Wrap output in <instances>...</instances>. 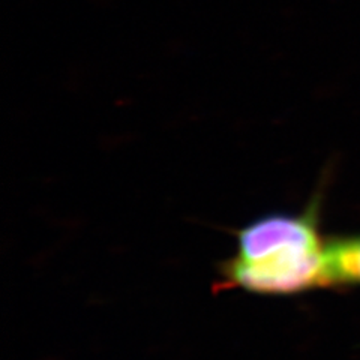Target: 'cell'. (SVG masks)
<instances>
[{
	"label": "cell",
	"mask_w": 360,
	"mask_h": 360,
	"mask_svg": "<svg viewBox=\"0 0 360 360\" xmlns=\"http://www.w3.org/2000/svg\"><path fill=\"white\" fill-rule=\"evenodd\" d=\"M326 276L329 288L360 285V233L326 240Z\"/></svg>",
	"instance_id": "7a4b0ae2"
},
{
	"label": "cell",
	"mask_w": 360,
	"mask_h": 360,
	"mask_svg": "<svg viewBox=\"0 0 360 360\" xmlns=\"http://www.w3.org/2000/svg\"><path fill=\"white\" fill-rule=\"evenodd\" d=\"M323 188L296 215L270 213L238 234V251L219 267V287L258 295H297L329 288L326 240L320 233Z\"/></svg>",
	"instance_id": "6da1fadb"
}]
</instances>
